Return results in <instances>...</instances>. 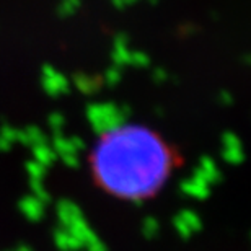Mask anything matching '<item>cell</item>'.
<instances>
[{
	"label": "cell",
	"instance_id": "2",
	"mask_svg": "<svg viewBox=\"0 0 251 251\" xmlns=\"http://www.w3.org/2000/svg\"><path fill=\"white\" fill-rule=\"evenodd\" d=\"M90 119L100 126L103 123V130L113 129L123 123V113L113 104H95L88 111Z\"/></svg>",
	"mask_w": 251,
	"mask_h": 251
},
{
	"label": "cell",
	"instance_id": "1",
	"mask_svg": "<svg viewBox=\"0 0 251 251\" xmlns=\"http://www.w3.org/2000/svg\"><path fill=\"white\" fill-rule=\"evenodd\" d=\"M176 165L178 155L162 135L132 124L104 130L90 153V170L97 186L124 201L155 196Z\"/></svg>",
	"mask_w": 251,
	"mask_h": 251
},
{
	"label": "cell",
	"instance_id": "3",
	"mask_svg": "<svg viewBox=\"0 0 251 251\" xmlns=\"http://www.w3.org/2000/svg\"><path fill=\"white\" fill-rule=\"evenodd\" d=\"M44 87L49 93H62L67 90V82L61 74L46 67L44 69Z\"/></svg>",
	"mask_w": 251,
	"mask_h": 251
}]
</instances>
